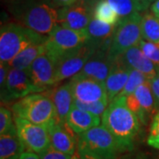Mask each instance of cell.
Segmentation results:
<instances>
[{"mask_svg": "<svg viewBox=\"0 0 159 159\" xmlns=\"http://www.w3.org/2000/svg\"><path fill=\"white\" fill-rule=\"evenodd\" d=\"M126 97H117L109 102L102 124L113 135L122 152L131 150L141 129V121L126 104Z\"/></svg>", "mask_w": 159, "mask_h": 159, "instance_id": "1", "label": "cell"}, {"mask_svg": "<svg viewBox=\"0 0 159 159\" xmlns=\"http://www.w3.org/2000/svg\"><path fill=\"white\" fill-rule=\"evenodd\" d=\"M109 102L108 101H99L96 102H90V103H87V102H82L74 100V106L77 108L86 111L88 112H90L92 114H95L97 116H102V114L104 113L105 110L108 107Z\"/></svg>", "mask_w": 159, "mask_h": 159, "instance_id": "29", "label": "cell"}, {"mask_svg": "<svg viewBox=\"0 0 159 159\" xmlns=\"http://www.w3.org/2000/svg\"><path fill=\"white\" fill-rule=\"evenodd\" d=\"M116 58L129 68L137 70L144 74L148 80L155 78L157 75V69L155 65L145 56L138 45L132 47Z\"/></svg>", "mask_w": 159, "mask_h": 159, "instance_id": "18", "label": "cell"}, {"mask_svg": "<svg viewBox=\"0 0 159 159\" xmlns=\"http://www.w3.org/2000/svg\"><path fill=\"white\" fill-rule=\"evenodd\" d=\"M25 151L17 129L0 134V159H20Z\"/></svg>", "mask_w": 159, "mask_h": 159, "instance_id": "22", "label": "cell"}, {"mask_svg": "<svg viewBox=\"0 0 159 159\" xmlns=\"http://www.w3.org/2000/svg\"><path fill=\"white\" fill-rule=\"evenodd\" d=\"M116 25L108 24L92 18L88 28L86 29L88 34L87 43L95 51L102 48H110Z\"/></svg>", "mask_w": 159, "mask_h": 159, "instance_id": "19", "label": "cell"}, {"mask_svg": "<svg viewBox=\"0 0 159 159\" xmlns=\"http://www.w3.org/2000/svg\"><path fill=\"white\" fill-rule=\"evenodd\" d=\"M88 41L85 30H74L57 26L46 40V50L56 61L79 50Z\"/></svg>", "mask_w": 159, "mask_h": 159, "instance_id": "7", "label": "cell"}, {"mask_svg": "<svg viewBox=\"0 0 159 159\" xmlns=\"http://www.w3.org/2000/svg\"><path fill=\"white\" fill-rule=\"evenodd\" d=\"M92 6L77 1L58 9V26L74 30H85L93 18Z\"/></svg>", "mask_w": 159, "mask_h": 159, "instance_id": "14", "label": "cell"}, {"mask_svg": "<svg viewBox=\"0 0 159 159\" xmlns=\"http://www.w3.org/2000/svg\"><path fill=\"white\" fill-rule=\"evenodd\" d=\"M78 1H80V2H82V3H85L87 5L94 7V6L96 5V3H97L98 0H78Z\"/></svg>", "mask_w": 159, "mask_h": 159, "instance_id": "39", "label": "cell"}, {"mask_svg": "<svg viewBox=\"0 0 159 159\" xmlns=\"http://www.w3.org/2000/svg\"><path fill=\"white\" fill-rule=\"evenodd\" d=\"M119 14V20L128 17L135 12H140L135 0H107Z\"/></svg>", "mask_w": 159, "mask_h": 159, "instance_id": "27", "label": "cell"}, {"mask_svg": "<svg viewBox=\"0 0 159 159\" xmlns=\"http://www.w3.org/2000/svg\"><path fill=\"white\" fill-rule=\"evenodd\" d=\"M158 17H159V15H158Z\"/></svg>", "mask_w": 159, "mask_h": 159, "instance_id": "42", "label": "cell"}, {"mask_svg": "<svg viewBox=\"0 0 159 159\" xmlns=\"http://www.w3.org/2000/svg\"><path fill=\"white\" fill-rule=\"evenodd\" d=\"M83 159H100V158H97V157H90V156H88V155H80Z\"/></svg>", "mask_w": 159, "mask_h": 159, "instance_id": "41", "label": "cell"}, {"mask_svg": "<svg viewBox=\"0 0 159 159\" xmlns=\"http://www.w3.org/2000/svg\"><path fill=\"white\" fill-rule=\"evenodd\" d=\"M39 157L40 159H71L72 156L58 151L52 146H50L44 151L39 154Z\"/></svg>", "mask_w": 159, "mask_h": 159, "instance_id": "32", "label": "cell"}, {"mask_svg": "<svg viewBox=\"0 0 159 159\" xmlns=\"http://www.w3.org/2000/svg\"><path fill=\"white\" fill-rule=\"evenodd\" d=\"M53 4L57 7H64V6H71L76 3L78 0H51Z\"/></svg>", "mask_w": 159, "mask_h": 159, "instance_id": "35", "label": "cell"}, {"mask_svg": "<svg viewBox=\"0 0 159 159\" xmlns=\"http://www.w3.org/2000/svg\"><path fill=\"white\" fill-rule=\"evenodd\" d=\"M142 15L135 12L128 17L120 19L111 38L109 52L112 58H116L132 47L137 46L142 37Z\"/></svg>", "mask_w": 159, "mask_h": 159, "instance_id": "6", "label": "cell"}, {"mask_svg": "<svg viewBox=\"0 0 159 159\" xmlns=\"http://www.w3.org/2000/svg\"><path fill=\"white\" fill-rule=\"evenodd\" d=\"M71 159H83V157L80 155V153L78 151H76V152L72 156V158Z\"/></svg>", "mask_w": 159, "mask_h": 159, "instance_id": "40", "label": "cell"}, {"mask_svg": "<svg viewBox=\"0 0 159 159\" xmlns=\"http://www.w3.org/2000/svg\"><path fill=\"white\" fill-rule=\"evenodd\" d=\"M28 71L38 93L46 91L57 84V64L47 50L32 63Z\"/></svg>", "mask_w": 159, "mask_h": 159, "instance_id": "10", "label": "cell"}, {"mask_svg": "<svg viewBox=\"0 0 159 159\" xmlns=\"http://www.w3.org/2000/svg\"><path fill=\"white\" fill-rule=\"evenodd\" d=\"M45 94L51 99L56 111V121L65 123L66 117L74 106V98L70 81L53 89H49Z\"/></svg>", "mask_w": 159, "mask_h": 159, "instance_id": "17", "label": "cell"}, {"mask_svg": "<svg viewBox=\"0 0 159 159\" xmlns=\"http://www.w3.org/2000/svg\"><path fill=\"white\" fill-rule=\"evenodd\" d=\"M51 146L63 153L73 156L78 148V137L66 122L61 123L54 121L48 126Z\"/></svg>", "mask_w": 159, "mask_h": 159, "instance_id": "16", "label": "cell"}, {"mask_svg": "<svg viewBox=\"0 0 159 159\" xmlns=\"http://www.w3.org/2000/svg\"><path fill=\"white\" fill-rule=\"evenodd\" d=\"M125 100L127 106L138 117L142 125H146L150 116L157 111L149 80L144 82L133 94L126 97Z\"/></svg>", "mask_w": 159, "mask_h": 159, "instance_id": "13", "label": "cell"}, {"mask_svg": "<svg viewBox=\"0 0 159 159\" xmlns=\"http://www.w3.org/2000/svg\"><path fill=\"white\" fill-rule=\"evenodd\" d=\"M68 126L79 135L86 131L100 125V117L73 106L66 120Z\"/></svg>", "mask_w": 159, "mask_h": 159, "instance_id": "21", "label": "cell"}, {"mask_svg": "<svg viewBox=\"0 0 159 159\" xmlns=\"http://www.w3.org/2000/svg\"><path fill=\"white\" fill-rule=\"evenodd\" d=\"M93 18L108 24L116 25L119 21V14L107 0H98L93 8Z\"/></svg>", "mask_w": 159, "mask_h": 159, "instance_id": "25", "label": "cell"}, {"mask_svg": "<svg viewBox=\"0 0 159 159\" xmlns=\"http://www.w3.org/2000/svg\"><path fill=\"white\" fill-rule=\"evenodd\" d=\"M10 11L18 24L43 35L58 26V10L51 0H14Z\"/></svg>", "mask_w": 159, "mask_h": 159, "instance_id": "2", "label": "cell"}, {"mask_svg": "<svg viewBox=\"0 0 159 159\" xmlns=\"http://www.w3.org/2000/svg\"><path fill=\"white\" fill-rule=\"evenodd\" d=\"M130 68L115 58L113 66L104 82L109 102H111L124 89L129 77Z\"/></svg>", "mask_w": 159, "mask_h": 159, "instance_id": "20", "label": "cell"}, {"mask_svg": "<svg viewBox=\"0 0 159 159\" xmlns=\"http://www.w3.org/2000/svg\"><path fill=\"white\" fill-rule=\"evenodd\" d=\"M149 83L153 92V96L156 102V108L157 111H159V71L157 72L156 77L149 80Z\"/></svg>", "mask_w": 159, "mask_h": 159, "instance_id": "33", "label": "cell"}, {"mask_svg": "<svg viewBox=\"0 0 159 159\" xmlns=\"http://www.w3.org/2000/svg\"><path fill=\"white\" fill-rule=\"evenodd\" d=\"M147 142L150 147L159 149V111L154 115L151 121Z\"/></svg>", "mask_w": 159, "mask_h": 159, "instance_id": "31", "label": "cell"}, {"mask_svg": "<svg viewBox=\"0 0 159 159\" xmlns=\"http://www.w3.org/2000/svg\"><path fill=\"white\" fill-rule=\"evenodd\" d=\"M69 81L72 86L74 100L87 103L108 101L103 82L80 74L74 75Z\"/></svg>", "mask_w": 159, "mask_h": 159, "instance_id": "11", "label": "cell"}, {"mask_svg": "<svg viewBox=\"0 0 159 159\" xmlns=\"http://www.w3.org/2000/svg\"><path fill=\"white\" fill-rule=\"evenodd\" d=\"M94 51H96L88 43H86L79 50L58 59L56 71L57 84L63 80L71 79L74 75L79 74Z\"/></svg>", "mask_w": 159, "mask_h": 159, "instance_id": "12", "label": "cell"}, {"mask_svg": "<svg viewBox=\"0 0 159 159\" xmlns=\"http://www.w3.org/2000/svg\"><path fill=\"white\" fill-rule=\"evenodd\" d=\"M10 68L11 67L8 63L1 62L0 64V87H1V89L6 84Z\"/></svg>", "mask_w": 159, "mask_h": 159, "instance_id": "34", "label": "cell"}, {"mask_svg": "<svg viewBox=\"0 0 159 159\" xmlns=\"http://www.w3.org/2000/svg\"><path fill=\"white\" fill-rule=\"evenodd\" d=\"M38 93L30 79L29 71L10 68L5 86L1 89L2 102L20 100L29 95Z\"/></svg>", "mask_w": 159, "mask_h": 159, "instance_id": "9", "label": "cell"}, {"mask_svg": "<svg viewBox=\"0 0 159 159\" xmlns=\"http://www.w3.org/2000/svg\"><path fill=\"white\" fill-rule=\"evenodd\" d=\"M140 49L145 54L149 60H151L155 65L157 72L159 71V45L151 42H148L146 40H141L138 44Z\"/></svg>", "mask_w": 159, "mask_h": 159, "instance_id": "28", "label": "cell"}, {"mask_svg": "<svg viewBox=\"0 0 159 159\" xmlns=\"http://www.w3.org/2000/svg\"><path fill=\"white\" fill-rule=\"evenodd\" d=\"M139 7L140 11H146L148 8L149 5L153 2L154 0H135Z\"/></svg>", "mask_w": 159, "mask_h": 159, "instance_id": "36", "label": "cell"}, {"mask_svg": "<svg viewBox=\"0 0 159 159\" xmlns=\"http://www.w3.org/2000/svg\"><path fill=\"white\" fill-rule=\"evenodd\" d=\"M142 37L143 40L159 45V17L152 12L142 15L141 22Z\"/></svg>", "mask_w": 159, "mask_h": 159, "instance_id": "24", "label": "cell"}, {"mask_svg": "<svg viewBox=\"0 0 159 159\" xmlns=\"http://www.w3.org/2000/svg\"><path fill=\"white\" fill-rule=\"evenodd\" d=\"M148 79L142 73H140L139 71L134 70V69L130 68V73H129V77L128 80L125 83L124 89L121 90L117 97H128L129 95L133 94L134 91L140 86L143 84L144 82L148 81ZM116 98V97H115Z\"/></svg>", "mask_w": 159, "mask_h": 159, "instance_id": "26", "label": "cell"}, {"mask_svg": "<svg viewBox=\"0 0 159 159\" xmlns=\"http://www.w3.org/2000/svg\"><path fill=\"white\" fill-rule=\"evenodd\" d=\"M47 37L48 35L41 34L16 23L2 26L0 30L1 62H10L29 46L45 43Z\"/></svg>", "mask_w": 159, "mask_h": 159, "instance_id": "3", "label": "cell"}, {"mask_svg": "<svg viewBox=\"0 0 159 159\" xmlns=\"http://www.w3.org/2000/svg\"><path fill=\"white\" fill-rule=\"evenodd\" d=\"M77 151L100 159H116L122 152L116 139L102 125L78 135Z\"/></svg>", "mask_w": 159, "mask_h": 159, "instance_id": "4", "label": "cell"}, {"mask_svg": "<svg viewBox=\"0 0 159 159\" xmlns=\"http://www.w3.org/2000/svg\"><path fill=\"white\" fill-rule=\"evenodd\" d=\"M115 59L111 57L109 48L98 49L91 55L84 67L78 74L90 77L101 82H105Z\"/></svg>", "mask_w": 159, "mask_h": 159, "instance_id": "15", "label": "cell"}, {"mask_svg": "<svg viewBox=\"0 0 159 159\" xmlns=\"http://www.w3.org/2000/svg\"><path fill=\"white\" fill-rule=\"evenodd\" d=\"M151 11L153 13H155L156 15H159V0H157L155 3H153V5L151 6Z\"/></svg>", "mask_w": 159, "mask_h": 159, "instance_id": "38", "label": "cell"}, {"mask_svg": "<svg viewBox=\"0 0 159 159\" xmlns=\"http://www.w3.org/2000/svg\"><path fill=\"white\" fill-rule=\"evenodd\" d=\"M11 110L14 117L46 127L56 120L53 102L46 94L34 93L23 97L13 103Z\"/></svg>", "mask_w": 159, "mask_h": 159, "instance_id": "5", "label": "cell"}, {"mask_svg": "<svg viewBox=\"0 0 159 159\" xmlns=\"http://www.w3.org/2000/svg\"><path fill=\"white\" fill-rule=\"evenodd\" d=\"M18 136L26 151L39 155L51 146L48 127L36 125L26 119L14 117Z\"/></svg>", "mask_w": 159, "mask_h": 159, "instance_id": "8", "label": "cell"}, {"mask_svg": "<svg viewBox=\"0 0 159 159\" xmlns=\"http://www.w3.org/2000/svg\"><path fill=\"white\" fill-rule=\"evenodd\" d=\"M13 130H16V125L13 122L11 112L2 104L0 108V134Z\"/></svg>", "mask_w": 159, "mask_h": 159, "instance_id": "30", "label": "cell"}, {"mask_svg": "<svg viewBox=\"0 0 159 159\" xmlns=\"http://www.w3.org/2000/svg\"><path fill=\"white\" fill-rule=\"evenodd\" d=\"M45 43L29 46L20 53H19L13 59L8 62L10 67L20 70H26L29 68L32 65V63L46 51Z\"/></svg>", "mask_w": 159, "mask_h": 159, "instance_id": "23", "label": "cell"}, {"mask_svg": "<svg viewBox=\"0 0 159 159\" xmlns=\"http://www.w3.org/2000/svg\"><path fill=\"white\" fill-rule=\"evenodd\" d=\"M20 159H40L39 155L34 152H30V151H25L21 155V157Z\"/></svg>", "mask_w": 159, "mask_h": 159, "instance_id": "37", "label": "cell"}]
</instances>
